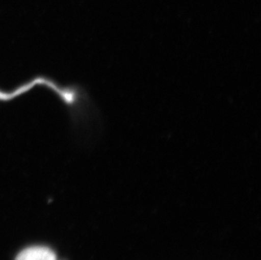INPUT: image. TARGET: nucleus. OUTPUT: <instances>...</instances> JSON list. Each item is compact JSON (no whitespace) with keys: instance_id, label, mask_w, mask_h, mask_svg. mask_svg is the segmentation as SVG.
Masks as SVG:
<instances>
[{"instance_id":"1","label":"nucleus","mask_w":261,"mask_h":260,"mask_svg":"<svg viewBox=\"0 0 261 260\" xmlns=\"http://www.w3.org/2000/svg\"><path fill=\"white\" fill-rule=\"evenodd\" d=\"M15 260H57L55 252L43 246L30 247L21 251Z\"/></svg>"}]
</instances>
